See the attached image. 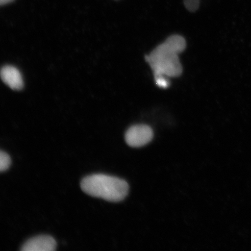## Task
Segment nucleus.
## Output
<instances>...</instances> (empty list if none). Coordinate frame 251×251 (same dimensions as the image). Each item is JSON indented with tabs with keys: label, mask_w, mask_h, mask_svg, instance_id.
I'll use <instances>...</instances> for the list:
<instances>
[{
	"label": "nucleus",
	"mask_w": 251,
	"mask_h": 251,
	"mask_svg": "<svg viewBox=\"0 0 251 251\" xmlns=\"http://www.w3.org/2000/svg\"><path fill=\"white\" fill-rule=\"evenodd\" d=\"M80 186L88 195L112 202L123 201L129 190L126 181L103 174L92 175L84 178Z\"/></svg>",
	"instance_id": "nucleus-1"
},
{
	"label": "nucleus",
	"mask_w": 251,
	"mask_h": 251,
	"mask_svg": "<svg viewBox=\"0 0 251 251\" xmlns=\"http://www.w3.org/2000/svg\"><path fill=\"white\" fill-rule=\"evenodd\" d=\"M155 76L178 77L182 74L181 64L178 54L169 48L164 43L146 56Z\"/></svg>",
	"instance_id": "nucleus-2"
},
{
	"label": "nucleus",
	"mask_w": 251,
	"mask_h": 251,
	"mask_svg": "<svg viewBox=\"0 0 251 251\" xmlns=\"http://www.w3.org/2000/svg\"><path fill=\"white\" fill-rule=\"evenodd\" d=\"M153 137V130L149 126L137 125L128 128L125 134V141L128 146L139 148L149 144Z\"/></svg>",
	"instance_id": "nucleus-3"
},
{
	"label": "nucleus",
	"mask_w": 251,
	"mask_h": 251,
	"mask_svg": "<svg viewBox=\"0 0 251 251\" xmlns=\"http://www.w3.org/2000/svg\"><path fill=\"white\" fill-rule=\"evenodd\" d=\"M56 241L49 235H40L27 241L21 250L24 251H52L56 249Z\"/></svg>",
	"instance_id": "nucleus-4"
},
{
	"label": "nucleus",
	"mask_w": 251,
	"mask_h": 251,
	"mask_svg": "<svg viewBox=\"0 0 251 251\" xmlns=\"http://www.w3.org/2000/svg\"><path fill=\"white\" fill-rule=\"evenodd\" d=\"M0 76L5 84L14 90H20L24 87L23 76L20 71L13 66H4L0 72Z\"/></svg>",
	"instance_id": "nucleus-5"
},
{
	"label": "nucleus",
	"mask_w": 251,
	"mask_h": 251,
	"mask_svg": "<svg viewBox=\"0 0 251 251\" xmlns=\"http://www.w3.org/2000/svg\"><path fill=\"white\" fill-rule=\"evenodd\" d=\"M10 165V157L7 153L0 151V172L7 170Z\"/></svg>",
	"instance_id": "nucleus-6"
},
{
	"label": "nucleus",
	"mask_w": 251,
	"mask_h": 251,
	"mask_svg": "<svg viewBox=\"0 0 251 251\" xmlns=\"http://www.w3.org/2000/svg\"><path fill=\"white\" fill-rule=\"evenodd\" d=\"M200 2V0H184L185 7L191 12H195L199 9Z\"/></svg>",
	"instance_id": "nucleus-7"
},
{
	"label": "nucleus",
	"mask_w": 251,
	"mask_h": 251,
	"mask_svg": "<svg viewBox=\"0 0 251 251\" xmlns=\"http://www.w3.org/2000/svg\"><path fill=\"white\" fill-rule=\"evenodd\" d=\"M156 85L162 89H167L170 85V83L168 80L164 77V76H155Z\"/></svg>",
	"instance_id": "nucleus-8"
},
{
	"label": "nucleus",
	"mask_w": 251,
	"mask_h": 251,
	"mask_svg": "<svg viewBox=\"0 0 251 251\" xmlns=\"http://www.w3.org/2000/svg\"><path fill=\"white\" fill-rule=\"evenodd\" d=\"M13 1L14 0H0V6L7 4Z\"/></svg>",
	"instance_id": "nucleus-9"
}]
</instances>
